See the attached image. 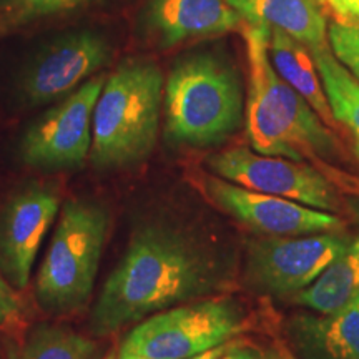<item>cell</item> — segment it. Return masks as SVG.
<instances>
[{
	"label": "cell",
	"instance_id": "obj_1",
	"mask_svg": "<svg viewBox=\"0 0 359 359\" xmlns=\"http://www.w3.org/2000/svg\"><path fill=\"white\" fill-rule=\"evenodd\" d=\"M226 273L222 255L196 233L167 222L143 223L103 283L88 316L90 333L103 338L163 309L208 298L226 285Z\"/></svg>",
	"mask_w": 359,
	"mask_h": 359
},
{
	"label": "cell",
	"instance_id": "obj_2",
	"mask_svg": "<svg viewBox=\"0 0 359 359\" xmlns=\"http://www.w3.org/2000/svg\"><path fill=\"white\" fill-rule=\"evenodd\" d=\"M250 90L246 135L255 151L296 161L334 158L339 143L311 105L276 74L269 60V30L243 24Z\"/></svg>",
	"mask_w": 359,
	"mask_h": 359
},
{
	"label": "cell",
	"instance_id": "obj_3",
	"mask_svg": "<svg viewBox=\"0 0 359 359\" xmlns=\"http://www.w3.org/2000/svg\"><path fill=\"white\" fill-rule=\"evenodd\" d=\"M163 75L151 62H127L105 79L92 120L90 163L130 168L154 151L163 105Z\"/></svg>",
	"mask_w": 359,
	"mask_h": 359
},
{
	"label": "cell",
	"instance_id": "obj_4",
	"mask_svg": "<svg viewBox=\"0 0 359 359\" xmlns=\"http://www.w3.org/2000/svg\"><path fill=\"white\" fill-rule=\"evenodd\" d=\"M50 245L35 280V299L52 316L80 311L90 303L110 230L107 206L70 198L60 206Z\"/></svg>",
	"mask_w": 359,
	"mask_h": 359
},
{
	"label": "cell",
	"instance_id": "obj_5",
	"mask_svg": "<svg viewBox=\"0 0 359 359\" xmlns=\"http://www.w3.org/2000/svg\"><path fill=\"white\" fill-rule=\"evenodd\" d=\"M165 135L180 145L226 140L243 118V92L231 67L213 55L178 62L163 88Z\"/></svg>",
	"mask_w": 359,
	"mask_h": 359
},
{
	"label": "cell",
	"instance_id": "obj_6",
	"mask_svg": "<svg viewBox=\"0 0 359 359\" xmlns=\"http://www.w3.org/2000/svg\"><path fill=\"white\" fill-rule=\"evenodd\" d=\"M246 326V313L233 298H203L151 314L120 344L118 358L193 359L231 343Z\"/></svg>",
	"mask_w": 359,
	"mask_h": 359
},
{
	"label": "cell",
	"instance_id": "obj_7",
	"mask_svg": "<svg viewBox=\"0 0 359 359\" xmlns=\"http://www.w3.org/2000/svg\"><path fill=\"white\" fill-rule=\"evenodd\" d=\"M351 238L341 231H326L251 240L246 248L245 280L258 293L293 296L311 285Z\"/></svg>",
	"mask_w": 359,
	"mask_h": 359
},
{
	"label": "cell",
	"instance_id": "obj_8",
	"mask_svg": "<svg viewBox=\"0 0 359 359\" xmlns=\"http://www.w3.org/2000/svg\"><path fill=\"white\" fill-rule=\"evenodd\" d=\"M107 75H95L27 128L19 145L22 163L37 170L82 167L92 148V120Z\"/></svg>",
	"mask_w": 359,
	"mask_h": 359
},
{
	"label": "cell",
	"instance_id": "obj_9",
	"mask_svg": "<svg viewBox=\"0 0 359 359\" xmlns=\"http://www.w3.org/2000/svg\"><path fill=\"white\" fill-rule=\"evenodd\" d=\"M208 168L217 177L248 190L281 196L330 213L341 208L334 187L306 161L262 155L245 147H235L210 156Z\"/></svg>",
	"mask_w": 359,
	"mask_h": 359
},
{
	"label": "cell",
	"instance_id": "obj_10",
	"mask_svg": "<svg viewBox=\"0 0 359 359\" xmlns=\"http://www.w3.org/2000/svg\"><path fill=\"white\" fill-rule=\"evenodd\" d=\"M60 206L58 188L43 182L22 185L0 205V271L15 290L29 286L35 258Z\"/></svg>",
	"mask_w": 359,
	"mask_h": 359
},
{
	"label": "cell",
	"instance_id": "obj_11",
	"mask_svg": "<svg viewBox=\"0 0 359 359\" xmlns=\"http://www.w3.org/2000/svg\"><path fill=\"white\" fill-rule=\"evenodd\" d=\"M205 191L224 213L266 236H302L341 231L344 228L338 215L281 196L248 190L217 175L206 177Z\"/></svg>",
	"mask_w": 359,
	"mask_h": 359
},
{
	"label": "cell",
	"instance_id": "obj_12",
	"mask_svg": "<svg viewBox=\"0 0 359 359\" xmlns=\"http://www.w3.org/2000/svg\"><path fill=\"white\" fill-rule=\"evenodd\" d=\"M110 60V47L100 35H70L37 58L27 72L22 92L27 102L40 105L77 90Z\"/></svg>",
	"mask_w": 359,
	"mask_h": 359
},
{
	"label": "cell",
	"instance_id": "obj_13",
	"mask_svg": "<svg viewBox=\"0 0 359 359\" xmlns=\"http://www.w3.org/2000/svg\"><path fill=\"white\" fill-rule=\"evenodd\" d=\"M298 359H359V294L333 313H298L286 325Z\"/></svg>",
	"mask_w": 359,
	"mask_h": 359
},
{
	"label": "cell",
	"instance_id": "obj_14",
	"mask_svg": "<svg viewBox=\"0 0 359 359\" xmlns=\"http://www.w3.org/2000/svg\"><path fill=\"white\" fill-rule=\"evenodd\" d=\"M148 19L163 45L241 30L245 24L228 0H150Z\"/></svg>",
	"mask_w": 359,
	"mask_h": 359
},
{
	"label": "cell",
	"instance_id": "obj_15",
	"mask_svg": "<svg viewBox=\"0 0 359 359\" xmlns=\"http://www.w3.org/2000/svg\"><path fill=\"white\" fill-rule=\"evenodd\" d=\"M246 24L281 30L311 50L327 45L326 17L316 0H228Z\"/></svg>",
	"mask_w": 359,
	"mask_h": 359
},
{
	"label": "cell",
	"instance_id": "obj_16",
	"mask_svg": "<svg viewBox=\"0 0 359 359\" xmlns=\"http://www.w3.org/2000/svg\"><path fill=\"white\" fill-rule=\"evenodd\" d=\"M268 53L276 74L311 105L327 127L336 128L338 122L331 111L316 64L306 45L281 30L273 29L269 30Z\"/></svg>",
	"mask_w": 359,
	"mask_h": 359
},
{
	"label": "cell",
	"instance_id": "obj_17",
	"mask_svg": "<svg viewBox=\"0 0 359 359\" xmlns=\"http://www.w3.org/2000/svg\"><path fill=\"white\" fill-rule=\"evenodd\" d=\"M359 294V236L323 269L306 288L293 294V302L318 314L333 313Z\"/></svg>",
	"mask_w": 359,
	"mask_h": 359
},
{
	"label": "cell",
	"instance_id": "obj_18",
	"mask_svg": "<svg viewBox=\"0 0 359 359\" xmlns=\"http://www.w3.org/2000/svg\"><path fill=\"white\" fill-rule=\"evenodd\" d=\"M6 359H102V346L72 327L39 323L7 344Z\"/></svg>",
	"mask_w": 359,
	"mask_h": 359
},
{
	"label": "cell",
	"instance_id": "obj_19",
	"mask_svg": "<svg viewBox=\"0 0 359 359\" xmlns=\"http://www.w3.org/2000/svg\"><path fill=\"white\" fill-rule=\"evenodd\" d=\"M309 52L336 122L343 123L351 132L359 156V80L331 53L327 45L311 48Z\"/></svg>",
	"mask_w": 359,
	"mask_h": 359
},
{
	"label": "cell",
	"instance_id": "obj_20",
	"mask_svg": "<svg viewBox=\"0 0 359 359\" xmlns=\"http://www.w3.org/2000/svg\"><path fill=\"white\" fill-rule=\"evenodd\" d=\"M90 0H13L0 12V32L29 22L74 11Z\"/></svg>",
	"mask_w": 359,
	"mask_h": 359
},
{
	"label": "cell",
	"instance_id": "obj_21",
	"mask_svg": "<svg viewBox=\"0 0 359 359\" xmlns=\"http://www.w3.org/2000/svg\"><path fill=\"white\" fill-rule=\"evenodd\" d=\"M327 40L334 57L359 80V24L334 22L327 27Z\"/></svg>",
	"mask_w": 359,
	"mask_h": 359
},
{
	"label": "cell",
	"instance_id": "obj_22",
	"mask_svg": "<svg viewBox=\"0 0 359 359\" xmlns=\"http://www.w3.org/2000/svg\"><path fill=\"white\" fill-rule=\"evenodd\" d=\"M22 314V302L7 278L0 271V326L11 325Z\"/></svg>",
	"mask_w": 359,
	"mask_h": 359
},
{
	"label": "cell",
	"instance_id": "obj_23",
	"mask_svg": "<svg viewBox=\"0 0 359 359\" xmlns=\"http://www.w3.org/2000/svg\"><path fill=\"white\" fill-rule=\"evenodd\" d=\"M218 359H264V358L257 351V349L245 348V346H241V344L235 343L226 353L222 354Z\"/></svg>",
	"mask_w": 359,
	"mask_h": 359
},
{
	"label": "cell",
	"instance_id": "obj_24",
	"mask_svg": "<svg viewBox=\"0 0 359 359\" xmlns=\"http://www.w3.org/2000/svg\"><path fill=\"white\" fill-rule=\"evenodd\" d=\"M264 359H298L285 341H276L266 349Z\"/></svg>",
	"mask_w": 359,
	"mask_h": 359
},
{
	"label": "cell",
	"instance_id": "obj_25",
	"mask_svg": "<svg viewBox=\"0 0 359 359\" xmlns=\"http://www.w3.org/2000/svg\"><path fill=\"white\" fill-rule=\"evenodd\" d=\"M334 6L339 12H346L348 15L359 19V0H334Z\"/></svg>",
	"mask_w": 359,
	"mask_h": 359
},
{
	"label": "cell",
	"instance_id": "obj_26",
	"mask_svg": "<svg viewBox=\"0 0 359 359\" xmlns=\"http://www.w3.org/2000/svg\"><path fill=\"white\" fill-rule=\"evenodd\" d=\"M235 343H236V341H231V343H226V344H223V346L215 348V349H212V351L200 354V356H196V358H193V359H218L219 356H222V354L226 353L228 349H230ZM116 359H132V358H118V356H116Z\"/></svg>",
	"mask_w": 359,
	"mask_h": 359
},
{
	"label": "cell",
	"instance_id": "obj_27",
	"mask_svg": "<svg viewBox=\"0 0 359 359\" xmlns=\"http://www.w3.org/2000/svg\"><path fill=\"white\" fill-rule=\"evenodd\" d=\"M351 210H353L354 219H356V223H358V226H359V200L354 201V203H351Z\"/></svg>",
	"mask_w": 359,
	"mask_h": 359
},
{
	"label": "cell",
	"instance_id": "obj_28",
	"mask_svg": "<svg viewBox=\"0 0 359 359\" xmlns=\"http://www.w3.org/2000/svg\"><path fill=\"white\" fill-rule=\"evenodd\" d=\"M103 359H116V353H110L109 356H105Z\"/></svg>",
	"mask_w": 359,
	"mask_h": 359
}]
</instances>
